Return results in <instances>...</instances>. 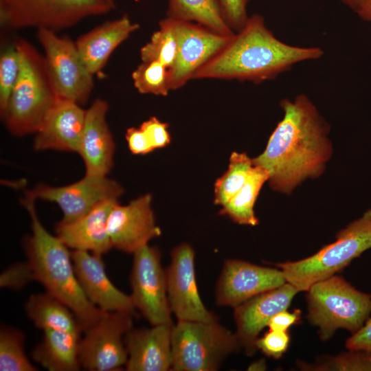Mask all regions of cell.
<instances>
[{
    "mask_svg": "<svg viewBox=\"0 0 371 371\" xmlns=\"http://www.w3.org/2000/svg\"><path fill=\"white\" fill-rule=\"evenodd\" d=\"M173 371H215L240 348L236 334L217 322L177 321L171 334Z\"/></svg>",
    "mask_w": 371,
    "mask_h": 371,
    "instance_id": "obj_7",
    "label": "cell"
},
{
    "mask_svg": "<svg viewBox=\"0 0 371 371\" xmlns=\"http://www.w3.org/2000/svg\"><path fill=\"white\" fill-rule=\"evenodd\" d=\"M303 370L371 371V352L349 350L334 357L321 359L313 363L298 362Z\"/></svg>",
    "mask_w": 371,
    "mask_h": 371,
    "instance_id": "obj_32",
    "label": "cell"
},
{
    "mask_svg": "<svg viewBox=\"0 0 371 371\" xmlns=\"http://www.w3.org/2000/svg\"><path fill=\"white\" fill-rule=\"evenodd\" d=\"M298 292L294 286L286 282L234 308L235 334L247 355H254L257 350L256 341L260 331L276 314L287 310Z\"/></svg>",
    "mask_w": 371,
    "mask_h": 371,
    "instance_id": "obj_17",
    "label": "cell"
},
{
    "mask_svg": "<svg viewBox=\"0 0 371 371\" xmlns=\"http://www.w3.org/2000/svg\"><path fill=\"white\" fill-rule=\"evenodd\" d=\"M108 110V102L101 98L86 109L78 150L85 164V175L106 177L113 168L115 144L106 120Z\"/></svg>",
    "mask_w": 371,
    "mask_h": 371,
    "instance_id": "obj_19",
    "label": "cell"
},
{
    "mask_svg": "<svg viewBox=\"0 0 371 371\" xmlns=\"http://www.w3.org/2000/svg\"><path fill=\"white\" fill-rule=\"evenodd\" d=\"M306 292L307 319L319 328L322 341L330 339L339 328L356 333L371 313V295L339 276L317 282Z\"/></svg>",
    "mask_w": 371,
    "mask_h": 371,
    "instance_id": "obj_5",
    "label": "cell"
},
{
    "mask_svg": "<svg viewBox=\"0 0 371 371\" xmlns=\"http://www.w3.org/2000/svg\"><path fill=\"white\" fill-rule=\"evenodd\" d=\"M20 71V58L14 43L3 47L0 56V113L3 118Z\"/></svg>",
    "mask_w": 371,
    "mask_h": 371,
    "instance_id": "obj_33",
    "label": "cell"
},
{
    "mask_svg": "<svg viewBox=\"0 0 371 371\" xmlns=\"http://www.w3.org/2000/svg\"><path fill=\"white\" fill-rule=\"evenodd\" d=\"M113 9L105 0H0V23L10 29L57 32Z\"/></svg>",
    "mask_w": 371,
    "mask_h": 371,
    "instance_id": "obj_8",
    "label": "cell"
},
{
    "mask_svg": "<svg viewBox=\"0 0 371 371\" xmlns=\"http://www.w3.org/2000/svg\"><path fill=\"white\" fill-rule=\"evenodd\" d=\"M371 249V208L337 234V240L313 255L297 261L276 263L286 282L300 291L339 272Z\"/></svg>",
    "mask_w": 371,
    "mask_h": 371,
    "instance_id": "obj_6",
    "label": "cell"
},
{
    "mask_svg": "<svg viewBox=\"0 0 371 371\" xmlns=\"http://www.w3.org/2000/svg\"><path fill=\"white\" fill-rule=\"evenodd\" d=\"M344 4L355 12L359 17L370 5L371 0H340Z\"/></svg>",
    "mask_w": 371,
    "mask_h": 371,
    "instance_id": "obj_41",
    "label": "cell"
},
{
    "mask_svg": "<svg viewBox=\"0 0 371 371\" xmlns=\"http://www.w3.org/2000/svg\"><path fill=\"white\" fill-rule=\"evenodd\" d=\"M102 256L84 250L71 251L74 270L85 295L104 312L122 311L135 315L137 309L131 295L111 282Z\"/></svg>",
    "mask_w": 371,
    "mask_h": 371,
    "instance_id": "obj_18",
    "label": "cell"
},
{
    "mask_svg": "<svg viewBox=\"0 0 371 371\" xmlns=\"http://www.w3.org/2000/svg\"><path fill=\"white\" fill-rule=\"evenodd\" d=\"M194 251L181 243L170 252L165 269L170 307L177 321L217 322L218 317L203 304L196 284Z\"/></svg>",
    "mask_w": 371,
    "mask_h": 371,
    "instance_id": "obj_13",
    "label": "cell"
},
{
    "mask_svg": "<svg viewBox=\"0 0 371 371\" xmlns=\"http://www.w3.org/2000/svg\"><path fill=\"white\" fill-rule=\"evenodd\" d=\"M14 43L20 58V71L3 120L12 135L21 137L35 134L59 98L43 54L25 39Z\"/></svg>",
    "mask_w": 371,
    "mask_h": 371,
    "instance_id": "obj_4",
    "label": "cell"
},
{
    "mask_svg": "<svg viewBox=\"0 0 371 371\" xmlns=\"http://www.w3.org/2000/svg\"><path fill=\"white\" fill-rule=\"evenodd\" d=\"M363 21H365L371 24V2L370 5H368L366 10L364 12V13L362 14V16L360 17Z\"/></svg>",
    "mask_w": 371,
    "mask_h": 371,
    "instance_id": "obj_43",
    "label": "cell"
},
{
    "mask_svg": "<svg viewBox=\"0 0 371 371\" xmlns=\"http://www.w3.org/2000/svg\"><path fill=\"white\" fill-rule=\"evenodd\" d=\"M170 19V18H169ZM177 38V55L169 69L170 90L178 89L229 42L227 36L199 24L170 19Z\"/></svg>",
    "mask_w": 371,
    "mask_h": 371,
    "instance_id": "obj_12",
    "label": "cell"
},
{
    "mask_svg": "<svg viewBox=\"0 0 371 371\" xmlns=\"http://www.w3.org/2000/svg\"><path fill=\"white\" fill-rule=\"evenodd\" d=\"M108 233L112 247L134 254L161 234L152 209V195L146 194L122 205L117 202L108 218Z\"/></svg>",
    "mask_w": 371,
    "mask_h": 371,
    "instance_id": "obj_16",
    "label": "cell"
},
{
    "mask_svg": "<svg viewBox=\"0 0 371 371\" xmlns=\"http://www.w3.org/2000/svg\"><path fill=\"white\" fill-rule=\"evenodd\" d=\"M301 313L299 309H295L293 312L287 310L280 311L269 320L267 327L269 330L287 331L291 326L299 322Z\"/></svg>",
    "mask_w": 371,
    "mask_h": 371,
    "instance_id": "obj_40",
    "label": "cell"
},
{
    "mask_svg": "<svg viewBox=\"0 0 371 371\" xmlns=\"http://www.w3.org/2000/svg\"><path fill=\"white\" fill-rule=\"evenodd\" d=\"M166 17L203 25L218 33L233 36L217 0H168Z\"/></svg>",
    "mask_w": 371,
    "mask_h": 371,
    "instance_id": "obj_26",
    "label": "cell"
},
{
    "mask_svg": "<svg viewBox=\"0 0 371 371\" xmlns=\"http://www.w3.org/2000/svg\"><path fill=\"white\" fill-rule=\"evenodd\" d=\"M85 115L79 104L59 98L35 133L34 149L78 153Z\"/></svg>",
    "mask_w": 371,
    "mask_h": 371,
    "instance_id": "obj_20",
    "label": "cell"
},
{
    "mask_svg": "<svg viewBox=\"0 0 371 371\" xmlns=\"http://www.w3.org/2000/svg\"><path fill=\"white\" fill-rule=\"evenodd\" d=\"M254 166L253 159L246 153L233 152L227 170L214 184V203H227L244 186Z\"/></svg>",
    "mask_w": 371,
    "mask_h": 371,
    "instance_id": "obj_28",
    "label": "cell"
},
{
    "mask_svg": "<svg viewBox=\"0 0 371 371\" xmlns=\"http://www.w3.org/2000/svg\"><path fill=\"white\" fill-rule=\"evenodd\" d=\"M139 28L138 23L124 14L104 21L79 36L75 43L90 74H100L115 49Z\"/></svg>",
    "mask_w": 371,
    "mask_h": 371,
    "instance_id": "obj_22",
    "label": "cell"
},
{
    "mask_svg": "<svg viewBox=\"0 0 371 371\" xmlns=\"http://www.w3.org/2000/svg\"><path fill=\"white\" fill-rule=\"evenodd\" d=\"M25 310L34 324L43 331H82L72 311L46 291L31 295L25 303Z\"/></svg>",
    "mask_w": 371,
    "mask_h": 371,
    "instance_id": "obj_25",
    "label": "cell"
},
{
    "mask_svg": "<svg viewBox=\"0 0 371 371\" xmlns=\"http://www.w3.org/2000/svg\"><path fill=\"white\" fill-rule=\"evenodd\" d=\"M319 47H301L278 39L259 14L249 16L227 45L201 67L192 80H236L260 83L271 80L300 63L319 59Z\"/></svg>",
    "mask_w": 371,
    "mask_h": 371,
    "instance_id": "obj_2",
    "label": "cell"
},
{
    "mask_svg": "<svg viewBox=\"0 0 371 371\" xmlns=\"http://www.w3.org/2000/svg\"><path fill=\"white\" fill-rule=\"evenodd\" d=\"M42 341L32 352L33 360L49 371H76L82 368L79 359L81 332L43 331Z\"/></svg>",
    "mask_w": 371,
    "mask_h": 371,
    "instance_id": "obj_24",
    "label": "cell"
},
{
    "mask_svg": "<svg viewBox=\"0 0 371 371\" xmlns=\"http://www.w3.org/2000/svg\"><path fill=\"white\" fill-rule=\"evenodd\" d=\"M113 9L115 7V0H105Z\"/></svg>",
    "mask_w": 371,
    "mask_h": 371,
    "instance_id": "obj_44",
    "label": "cell"
},
{
    "mask_svg": "<svg viewBox=\"0 0 371 371\" xmlns=\"http://www.w3.org/2000/svg\"><path fill=\"white\" fill-rule=\"evenodd\" d=\"M125 137L128 148L133 154L146 155L154 150L145 133L139 127L128 128Z\"/></svg>",
    "mask_w": 371,
    "mask_h": 371,
    "instance_id": "obj_38",
    "label": "cell"
},
{
    "mask_svg": "<svg viewBox=\"0 0 371 371\" xmlns=\"http://www.w3.org/2000/svg\"><path fill=\"white\" fill-rule=\"evenodd\" d=\"M173 325H153L151 328H131L124 336L128 353V371H167L171 370V334Z\"/></svg>",
    "mask_w": 371,
    "mask_h": 371,
    "instance_id": "obj_21",
    "label": "cell"
},
{
    "mask_svg": "<svg viewBox=\"0 0 371 371\" xmlns=\"http://www.w3.org/2000/svg\"><path fill=\"white\" fill-rule=\"evenodd\" d=\"M36 199L25 192L21 203L31 218L32 234L25 241L27 260L45 291L66 304L74 313L84 332L105 313L85 295L77 278L69 247L42 225L35 209Z\"/></svg>",
    "mask_w": 371,
    "mask_h": 371,
    "instance_id": "obj_3",
    "label": "cell"
},
{
    "mask_svg": "<svg viewBox=\"0 0 371 371\" xmlns=\"http://www.w3.org/2000/svg\"><path fill=\"white\" fill-rule=\"evenodd\" d=\"M346 346L348 350H361L371 352V317L346 340Z\"/></svg>",
    "mask_w": 371,
    "mask_h": 371,
    "instance_id": "obj_39",
    "label": "cell"
},
{
    "mask_svg": "<svg viewBox=\"0 0 371 371\" xmlns=\"http://www.w3.org/2000/svg\"><path fill=\"white\" fill-rule=\"evenodd\" d=\"M267 368V365L265 359H261L256 361L250 364L248 367V370H265Z\"/></svg>",
    "mask_w": 371,
    "mask_h": 371,
    "instance_id": "obj_42",
    "label": "cell"
},
{
    "mask_svg": "<svg viewBox=\"0 0 371 371\" xmlns=\"http://www.w3.org/2000/svg\"><path fill=\"white\" fill-rule=\"evenodd\" d=\"M37 38L57 96L80 105L86 103L93 88V76L85 67L75 41L45 29L38 30Z\"/></svg>",
    "mask_w": 371,
    "mask_h": 371,
    "instance_id": "obj_9",
    "label": "cell"
},
{
    "mask_svg": "<svg viewBox=\"0 0 371 371\" xmlns=\"http://www.w3.org/2000/svg\"><path fill=\"white\" fill-rule=\"evenodd\" d=\"M133 85L142 94L166 96L170 90L169 69L157 62H141L132 72Z\"/></svg>",
    "mask_w": 371,
    "mask_h": 371,
    "instance_id": "obj_31",
    "label": "cell"
},
{
    "mask_svg": "<svg viewBox=\"0 0 371 371\" xmlns=\"http://www.w3.org/2000/svg\"><path fill=\"white\" fill-rule=\"evenodd\" d=\"M290 336L287 331L269 330L256 341L257 350L269 357L280 359L287 350Z\"/></svg>",
    "mask_w": 371,
    "mask_h": 371,
    "instance_id": "obj_35",
    "label": "cell"
},
{
    "mask_svg": "<svg viewBox=\"0 0 371 371\" xmlns=\"http://www.w3.org/2000/svg\"><path fill=\"white\" fill-rule=\"evenodd\" d=\"M133 255L130 284L135 308L152 326L173 325L159 249L148 244Z\"/></svg>",
    "mask_w": 371,
    "mask_h": 371,
    "instance_id": "obj_11",
    "label": "cell"
},
{
    "mask_svg": "<svg viewBox=\"0 0 371 371\" xmlns=\"http://www.w3.org/2000/svg\"><path fill=\"white\" fill-rule=\"evenodd\" d=\"M25 335L20 330L1 326L0 329V370L36 371L25 355Z\"/></svg>",
    "mask_w": 371,
    "mask_h": 371,
    "instance_id": "obj_30",
    "label": "cell"
},
{
    "mask_svg": "<svg viewBox=\"0 0 371 371\" xmlns=\"http://www.w3.org/2000/svg\"><path fill=\"white\" fill-rule=\"evenodd\" d=\"M117 202L115 199L106 200L74 222L59 221L55 226L56 236L73 250L106 254L113 247L108 233V218Z\"/></svg>",
    "mask_w": 371,
    "mask_h": 371,
    "instance_id": "obj_23",
    "label": "cell"
},
{
    "mask_svg": "<svg viewBox=\"0 0 371 371\" xmlns=\"http://www.w3.org/2000/svg\"><path fill=\"white\" fill-rule=\"evenodd\" d=\"M139 128L145 133L154 150L164 148L170 142V135L168 130V124L161 122L156 117H151L144 121Z\"/></svg>",
    "mask_w": 371,
    "mask_h": 371,
    "instance_id": "obj_37",
    "label": "cell"
},
{
    "mask_svg": "<svg viewBox=\"0 0 371 371\" xmlns=\"http://www.w3.org/2000/svg\"><path fill=\"white\" fill-rule=\"evenodd\" d=\"M223 18L234 32L239 31L246 23L249 0H217Z\"/></svg>",
    "mask_w": 371,
    "mask_h": 371,
    "instance_id": "obj_36",
    "label": "cell"
},
{
    "mask_svg": "<svg viewBox=\"0 0 371 371\" xmlns=\"http://www.w3.org/2000/svg\"><path fill=\"white\" fill-rule=\"evenodd\" d=\"M269 175L262 167L254 166L241 189L225 205L219 214L227 216L240 225L255 226L259 223L254 207L264 183Z\"/></svg>",
    "mask_w": 371,
    "mask_h": 371,
    "instance_id": "obj_27",
    "label": "cell"
},
{
    "mask_svg": "<svg viewBox=\"0 0 371 371\" xmlns=\"http://www.w3.org/2000/svg\"><path fill=\"white\" fill-rule=\"evenodd\" d=\"M133 316L127 312H105L85 330L79 345L81 367L91 371H113L125 366L128 353L124 336L133 328Z\"/></svg>",
    "mask_w": 371,
    "mask_h": 371,
    "instance_id": "obj_10",
    "label": "cell"
},
{
    "mask_svg": "<svg viewBox=\"0 0 371 371\" xmlns=\"http://www.w3.org/2000/svg\"><path fill=\"white\" fill-rule=\"evenodd\" d=\"M123 187L106 177L85 175L79 181L63 186L40 183L27 191L36 199L56 203L63 212L60 222L69 223L91 211L99 203L109 199L118 200Z\"/></svg>",
    "mask_w": 371,
    "mask_h": 371,
    "instance_id": "obj_14",
    "label": "cell"
},
{
    "mask_svg": "<svg viewBox=\"0 0 371 371\" xmlns=\"http://www.w3.org/2000/svg\"><path fill=\"white\" fill-rule=\"evenodd\" d=\"M36 281L34 269L27 260L13 264L0 276V286L19 290L31 281Z\"/></svg>",
    "mask_w": 371,
    "mask_h": 371,
    "instance_id": "obj_34",
    "label": "cell"
},
{
    "mask_svg": "<svg viewBox=\"0 0 371 371\" xmlns=\"http://www.w3.org/2000/svg\"><path fill=\"white\" fill-rule=\"evenodd\" d=\"M284 111L269 137L265 150L254 158V164L269 173L268 181L276 191L290 193L308 177L324 170L332 148L329 126L308 96L282 100Z\"/></svg>",
    "mask_w": 371,
    "mask_h": 371,
    "instance_id": "obj_1",
    "label": "cell"
},
{
    "mask_svg": "<svg viewBox=\"0 0 371 371\" xmlns=\"http://www.w3.org/2000/svg\"><path fill=\"white\" fill-rule=\"evenodd\" d=\"M177 38L171 20L166 17L159 23V29L139 51L141 62L157 61L169 69L177 55Z\"/></svg>",
    "mask_w": 371,
    "mask_h": 371,
    "instance_id": "obj_29",
    "label": "cell"
},
{
    "mask_svg": "<svg viewBox=\"0 0 371 371\" xmlns=\"http://www.w3.org/2000/svg\"><path fill=\"white\" fill-rule=\"evenodd\" d=\"M286 282L280 269L260 266L241 260L227 259L223 263L216 285V304L235 308Z\"/></svg>",
    "mask_w": 371,
    "mask_h": 371,
    "instance_id": "obj_15",
    "label": "cell"
}]
</instances>
